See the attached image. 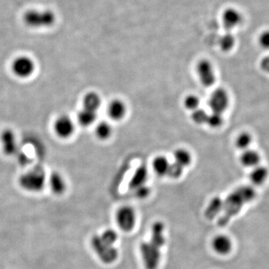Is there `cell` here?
<instances>
[{"label": "cell", "mask_w": 269, "mask_h": 269, "mask_svg": "<svg viewBox=\"0 0 269 269\" xmlns=\"http://www.w3.org/2000/svg\"><path fill=\"white\" fill-rule=\"evenodd\" d=\"M116 220L118 226L122 231L130 232L134 228L136 222L135 210L130 206H124L118 210Z\"/></svg>", "instance_id": "obj_11"}, {"label": "cell", "mask_w": 269, "mask_h": 269, "mask_svg": "<svg viewBox=\"0 0 269 269\" xmlns=\"http://www.w3.org/2000/svg\"><path fill=\"white\" fill-rule=\"evenodd\" d=\"M196 73L203 86L210 88L216 82V70L213 63L208 59H201L196 65Z\"/></svg>", "instance_id": "obj_8"}, {"label": "cell", "mask_w": 269, "mask_h": 269, "mask_svg": "<svg viewBox=\"0 0 269 269\" xmlns=\"http://www.w3.org/2000/svg\"><path fill=\"white\" fill-rule=\"evenodd\" d=\"M0 145L5 156H13L19 152V143L16 133L11 129H4L0 133Z\"/></svg>", "instance_id": "obj_10"}, {"label": "cell", "mask_w": 269, "mask_h": 269, "mask_svg": "<svg viewBox=\"0 0 269 269\" xmlns=\"http://www.w3.org/2000/svg\"><path fill=\"white\" fill-rule=\"evenodd\" d=\"M261 67L265 73H269V57L263 58L261 62Z\"/></svg>", "instance_id": "obj_35"}, {"label": "cell", "mask_w": 269, "mask_h": 269, "mask_svg": "<svg viewBox=\"0 0 269 269\" xmlns=\"http://www.w3.org/2000/svg\"><path fill=\"white\" fill-rule=\"evenodd\" d=\"M10 70L17 79H29L35 72L36 64L31 57L28 55H19L12 61Z\"/></svg>", "instance_id": "obj_4"}, {"label": "cell", "mask_w": 269, "mask_h": 269, "mask_svg": "<svg viewBox=\"0 0 269 269\" xmlns=\"http://www.w3.org/2000/svg\"><path fill=\"white\" fill-rule=\"evenodd\" d=\"M212 112L224 114L230 106V95L224 88H218L212 92L208 100Z\"/></svg>", "instance_id": "obj_9"}, {"label": "cell", "mask_w": 269, "mask_h": 269, "mask_svg": "<svg viewBox=\"0 0 269 269\" xmlns=\"http://www.w3.org/2000/svg\"><path fill=\"white\" fill-rule=\"evenodd\" d=\"M184 168L180 166V165L176 163V162H171L167 177H169V178L174 179V180H177V179L180 178L182 177L183 172H184Z\"/></svg>", "instance_id": "obj_31"}, {"label": "cell", "mask_w": 269, "mask_h": 269, "mask_svg": "<svg viewBox=\"0 0 269 269\" xmlns=\"http://www.w3.org/2000/svg\"><path fill=\"white\" fill-rule=\"evenodd\" d=\"M47 178L48 176L43 168L34 167L20 175L18 183L23 190L31 193H37L44 189Z\"/></svg>", "instance_id": "obj_2"}, {"label": "cell", "mask_w": 269, "mask_h": 269, "mask_svg": "<svg viewBox=\"0 0 269 269\" xmlns=\"http://www.w3.org/2000/svg\"><path fill=\"white\" fill-rule=\"evenodd\" d=\"M258 40H259V44L263 49H269V30L263 31Z\"/></svg>", "instance_id": "obj_33"}, {"label": "cell", "mask_w": 269, "mask_h": 269, "mask_svg": "<svg viewBox=\"0 0 269 269\" xmlns=\"http://www.w3.org/2000/svg\"><path fill=\"white\" fill-rule=\"evenodd\" d=\"M82 108L97 112L101 107V96L96 91H88L82 97Z\"/></svg>", "instance_id": "obj_16"}, {"label": "cell", "mask_w": 269, "mask_h": 269, "mask_svg": "<svg viewBox=\"0 0 269 269\" xmlns=\"http://www.w3.org/2000/svg\"><path fill=\"white\" fill-rule=\"evenodd\" d=\"M224 122H225V118H224L223 114L211 112L209 113L206 124L210 128L219 129L223 126Z\"/></svg>", "instance_id": "obj_29"}, {"label": "cell", "mask_w": 269, "mask_h": 269, "mask_svg": "<svg viewBox=\"0 0 269 269\" xmlns=\"http://www.w3.org/2000/svg\"><path fill=\"white\" fill-rule=\"evenodd\" d=\"M91 246L102 262L111 264L116 261L118 258V252L115 246L104 243L100 236L95 235L91 240Z\"/></svg>", "instance_id": "obj_5"}, {"label": "cell", "mask_w": 269, "mask_h": 269, "mask_svg": "<svg viewBox=\"0 0 269 269\" xmlns=\"http://www.w3.org/2000/svg\"><path fill=\"white\" fill-rule=\"evenodd\" d=\"M165 225L162 222H156L151 228L150 241L162 249L165 244Z\"/></svg>", "instance_id": "obj_21"}, {"label": "cell", "mask_w": 269, "mask_h": 269, "mask_svg": "<svg viewBox=\"0 0 269 269\" xmlns=\"http://www.w3.org/2000/svg\"><path fill=\"white\" fill-rule=\"evenodd\" d=\"M113 134V127L112 124L106 121H101L97 123L94 128V135L97 139L101 141H107Z\"/></svg>", "instance_id": "obj_24"}, {"label": "cell", "mask_w": 269, "mask_h": 269, "mask_svg": "<svg viewBox=\"0 0 269 269\" xmlns=\"http://www.w3.org/2000/svg\"><path fill=\"white\" fill-rule=\"evenodd\" d=\"M256 191L252 186H242L230 194L224 201V213L219 219V226L225 227L233 217L241 211L248 203L256 198Z\"/></svg>", "instance_id": "obj_1"}, {"label": "cell", "mask_w": 269, "mask_h": 269, "mask_svg": "<svg viewBox=\"0 0 269 269\" xmlns=\"http://www.w3.org/2000/svg\"><path fill=\"white\" fill-rule=\"evenodd\" d=\"M56 16L50 10L31 9L23 15L25 25L31 28H47L55 24Z\"/></svg>", "instance_id": "obj_3"}, {"label": "cell", "mask_w": 269, "mask_h": 269, "mask_svg": "<svg viewBox=\"0 0 269 269\" xmlns=\"http://www.w3.org/2000/svg\"><path fill=\"white\" fill-rule=\"evenodd\" d=\"M173 157H174L173 162H176L184 168L190 166L193 160L192 153L184 147L176 149L173 153Z\"/></svg>", "instance_id": "obj_22"}, {"label": "cell", "mask_w": 269, "mask_h": 269, "mask_svg": "<svg viewBox=\"0 0 269 269\" xmlns=\"http://www.w3.org/2000/svg\"><path fill=\"white\" fill-rule=\"evenodd\" d=\"M100 237L104 243L110 246H114L118 240V234L112 229L106 230Z\"/></svg>", "instance_id": "obj_32"}, {"label": "cell", "mask_w": 269, "mask_h": 269, "mask_svg": "<svg viewBox=\"0 0 269 269\" xmlns=\"http://www.w3.org/2000/svg\"><path fill=\"white\" fill-rule=\"evenodd\" d=\"M240 160L243 166L253 168L261 164V156L258 151L249 148L243 151Z\"/></svg>", "instance_id": "obj_18"}, {"label": "cell", "mask_w": 269, "mask_h": 269, "mask_svg": "<svg viewBox=\"0 0 269 269\" xmlns=\"http://www.w3.org/2000/svg\"><path fill=\"white\" fill-rule=\"evenodd\" d=\"M213 247L216 253L226 255L229 254L232 249V242L231 239L226 236H218L213 240Z\"/></svg>", "instance_id": "obj_23"}, {"label": "cell", "mask_w": 269, "mask_h": 269, "mask_svg": "<svg viewBox=\"0 0 269 269\" xmlns=\"http://www.w3.org/2000/svg\"><path fill=\"white\" fill-rule=\"evenodd\" d=\"M243 16L240 10L234 7H228L222 14V23L227 31H231L242 24Z\"/></svg>", "instance_id": "obj_13"}, {"label": "cell", "mask_w": 269, "mask_h": 269, "mask_svg": "<svg viewBox=\"0 0 269 269\" xmlns=\"http://www.w3.org/2000/svg\"><path fill=\"white\" fill-rule=\"evenodd\" d=\"M47 183L52 193L55 195H63L67 190V182L65 178L58 171H54L49 176Z\"/></svg>", "instance_id": "obj_14"}, {"label": "cell", "mask_w": 269, "mask_h": 269, "mask_svg": "<svg viewBox=\"0 0 269 269\" xmlns=\"http://www.w3.org/2000/svg\"><path fill=\"white\" fill-rule=\"evenodd\" d=\"M53 131L58 138L69 139L76 131L75 121L68 115H61L55 118L53 123Z\"/></svg>", "instance_id": "obj_7"}, {"label": "cell", "mask_w": 269, "mask_h": 269, "mask_svg": "<svg viewBox=\"0 0 269 269\" xmlns=\"http://www.w3.org/2000/svg\"><path fill=\"white\" fill-rule=\"evenodd\" d=\"M161 249L151 242H143L140 252L146 269H156L161 261Z\"/></svg>", "instance_id": "obj_6"}, {"label": "cell", "mask_w": 269, "mask_h": 269, "mask_svg": "<svg viewBox=\"0 0 269 269\" xmlns=\"http://www.w3.org/2000/svg\"><path fill=\"white\" fill-rule=\"evenodd\" d=\"M147 178H148V171H147V167L144 165L139 166L133 173V177L129 183V186L130 189L135 191V189L141 186H145Z\"/></svg>", "instance_id": "obj_20"}, {"label": "cell", "mask_w": 269, "mask_h": 269, "mask_svg": "<svg viewBox=\"0 0 269 269\" xmlns=\"http://www.w3.org/2000/svg\"><path fill=\"white\" fill-rule=\"evenodd\" d=\"M253 141V137L247 132H243L238 135L235 140L236 147L239 150H248L250 147L251 144Z\"/></svg>", "instance_id": "obj_27"}, {"label": "cell", "mask_w": 269, "mask_h": 269, "mask_svg": "<svg viewBox=\"0 0 269 269\" xmlns=\"http://www.w3.org/2000/svg\"><path fill=\"white\" fill-rule=\"evenodd\" d=\"M209 113L202 108H198L191 114V119L197 125H204L207 124Z\"/></svg>", "instance_id": "obj_30"}, {"label": "cell", "mask_w": 269, "mask_h": 269, "mask_svg": "<svg viewBox=\"0 0 269 269\" xmlns=\"http://www.w3.org/2000/svg\"><path fill=\"white\" fill-rule=\"evenodd\" d=\"M269 176V171L267 167L259 165L252 168L249 179L254 186H259L266 183Z\"/></svg>", "instance_id": "obj_19"}, {"label": "cell", "mask_w": 269, "mask_h": 269, "mask_svg": "<svg viewBox=\"0 0 269 269\" xmlns=\"http://www.w3.org/2000/svg\"><path fill=\"white\" fill-rule=\"evenodd\" d=\"M171 163L168 158L165 155H157L152 161V169L158 177H167Z\"/></svg>", "instance_id": "obj_15"}, {"label": "cell", "mask_w": 269, "mask_h": 269, "mask_svg": "<svg viewBox=\"0 0 269 269\" xmlns=\"http://www.w3.org/2000/svg\"><path fill=\"white\" fill-rule=\"evenodd\" d=\"M183 106L186 110L191 112L196 110L201 106V99L195 94H189L185 96L183 100Z\"/></svg>", "instance_id": "obj_28"}, {"label": "cell", "mask_w": 269, "mask_h": 269, "mask_svg": "<svg viewBox=\"0 0 269 269\" xmlns=\"http://www.w3.org/2000/svg\"><path fill=\"white\" fill-rule=\"evenodd\" d=\"M135 192L138 198H144L148 196L149 194H150V189L147 187V185H145V186H141V187L135 189Z\"/></svg>", "instance_id": "obj_34"}, {"label": "cell", "mask_w": 269, "mask_h": 269, "mask_svg": "<svg viewBox=\"0 0 269 269\" xmlns=\"http://www.w3.org/2000/svg\"><path fill=\"white\" fill-rule=\"evenodd\" d=\"M98 115L97 112L82 108L76 115L78 124L84 128L91 127L97 122Z\"/></svg>", "instance_id": "obj_17"}, {"label": "cell", "mask_w": 269, "mask_h": 269, "mask_svg": "<svg viewBox=\"0 0 269 269\" xmlns=\"http://www.w3.org/2000/svg\"><path fill=\"white\" fill-rule=\"evenodd\" d=\"M127 103L120 98H114L108 103L106 112L109 118L115 122L123 121L127 115Z\"/></svg>", "instance_id": "obj_12"}, {"label": "cell", "mask_w": 269, "mask_h": 269, "mask_svg": "<svg viewBox=\"0 0 269 269\" xmlns=\"http://www.w3.org/2000/svg\"><path fill=\"white\" fill-rule=\"evenodd\" d=\"M219 47L223 52H230L235 46V36L231 33V31H226V33L221 36L219 38Z\"/></svg>", "instance_id": "obj_26"}, {"label": "cell", "mask_w": 269, "mask_h": 269, "mask_svg": "<svg viewBox=\"0 0 269 269\" xmlns=\"http://www.w3.org/2000/svg\"><path fill=\"white\" fill-rule=\"evenodd\" d=\"M224 209V201L219 197L213 198L205 211V216L209 220H213L218 215L220 214Z\"/></svg>", "instance_id": "obj_25"}]
</instances>
